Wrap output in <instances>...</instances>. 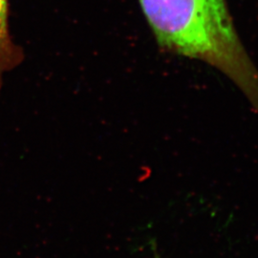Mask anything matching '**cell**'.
<instances>
[{"instance_id":"6da1fadb","label":"cell","mask_w":258,"mask_h":258,"mask_svg":"<svg viewBox=\"0 0 258 258\" xmlns=\"http://www.w3.org/2000/svg\"><path fill=\"white\" fill-rule=\"evenodd\" d=\"M164 49L226 75L258 112V71L240 41L226 0H139Z\"/></svg>"},{"instance_id":"7a4b0ae2","label":"cell","mask_w":258,"mask_h":258,"mask_svg":"<svg viewBox=\"0 0 258 258\" xmlns=\"http://www.w3.org/2000/svg\"><path fill=\"white\" fill-rule=\"evenodd\" d=\"M9 0H0V89L4 75L21 64L24 55L11 37L9 31Z\"/></svg>"}]
</instances>
